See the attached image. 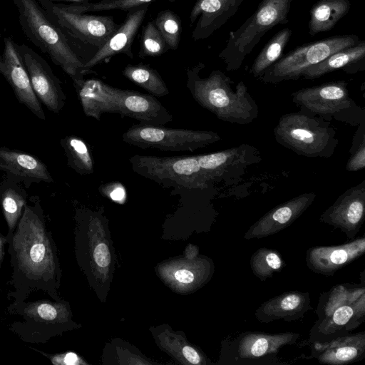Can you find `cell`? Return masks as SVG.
Instances as JSON below:
<instances>
[{"instance_id":"obj_1","label":"cell","mask_w":365,"mask_h":365,"mask_svg":"<svg viewBox=\"0 0 365 365\" xmlns=\"http://www.w3.org/2000/svg\"><path fill=\"white\" fill-rule=\"evenodd\" d=\"M26 204L15 231L7 242L13 272L9 284L14 291L8 294L14 301L7 307L11 312L34 292L43 291L54 301L63 300L58 294L61 269L57 249L39 200Z\"/></svg>"},{"instance_id":"obj_2","label":"cell","mask_w":365,"mask_h":365,"mask_svg":"<svg viewBox=\"0 0 365 365\" xmlns=\"http://www.w3.org/2000/svg\"><path fill=\"white\" fill-rule=\"evenodd\" d=\"M204 68L205 64L200 62L187 69L186 86L200 106L231 123H250L257 117V105L242 81L234 88L231 78L219 70L201 78L200 73Z\"/></svg>"},{"instance_id":"obj_3","label":"cell","mask_w":365,"mask_h":365,"mask_svg":"<svg viewBox=\"0 0 365 365\" xmlns=\"http://www.w3.org/2000/svg\"><path fill=\"white\" fill-rule=\"evenodd\" d=\"M26 36L71 77L74 86L83 80L84 64L73 41L53 22L36 0H12Z\"/></svg>"},{"instance_id":"obj_4","label":"cell","mask_w":365,"mask_h":365,"mask_svg":"<svg viewBox=\"0 0 365 365\" xmlns=\"http://www.w3.org/2000/svg\"><path fill=\"white\" fill-rule=\"evenodd\" d=\"M293 0H262L255 11L237 30L229 33L225 48L219 54L226 70L240 68L262 36L279 24H287Z\"/></svg>"},{"instance_id":"obj_5","label":"cell","mask_w":365,"mask_h":365,"mask_svg":"<svg viewBox=\"0 0 365 365\" xmlns=\"http://www.w3.org/2000/svg\"><path fill=\"white\" fill-rule=\"evenodd\" d=\"M274 133L280 145L309 158H329L338 144L329 121L301 111L283 115Z\"/></svg>"},{"instance_id":"obj_6","label":"cell","mask_w":365,"mask_h":365,"mask_svg":"<svg viewBox=\"0 0 365 365\" xmlns=\"http://www.w3.org/2000/svg\"><path fill=\"white\" fill-rule=\"evenodd\" d=\"M21 317L9 325V330L23 341L45 344L74 326L67 302L40 299L24 302L11 313Z\"/></svg>"},{"instance_id":"obj_7","label":"cell","mask_w":365,"mask_h":365,"mask_svg":"<svg viewBox=\"0 0 365 365\" xmlns=\"http://www.w3.org/2000/svg\"><path fill=\"white\" fill-rule=\"evenodd\" d=\"M347 86L338 81L302 88L292 94V101L304 114L356 125L364 122V111L350 97Z\"/></svg>"},{"instance_id":"obj_8","label":"cell","mask_w":365,"mask_h":365,"mask_svg":"<svg viewBox=\"0 0 365 365\" xmlns=\"http://www.w3.org/2000/svg\"><path fill=\"white\" fill-rule=\"evenodd\" d=\"M129 161L134 172L165 187L205 189L212 182L200 167L196 155H135Z\"/></svg>"},{"instance_id":"obj_9","label":"cell","mask_w":365,"mask_h":365,"mask_svg":"<svg viewBox=\"0 0 365 365\" xmlns=\"http://www.w3.org/2000/svg\"><path fill=\"white\" fill-rule=\"evenodd\" d=\"M355 34H342L296 47L268 68L259 78L265 83L297 80L302 73L332 53L359 42Z\"/></svg>"},{"instance_id":"obj_10","label":"cell","mask_w":365,"mask_h":365,"mask_svg":"<svg viewBox=\"0 0 365 365\" xmlns=\"http://www.w3.org/2000/svg\"><path fill=\"white\" fill-rule=\"evenodd\" d=\"M123 141L143 149L163 151H193L220 140L212 131L133 124L122 135Z\"/></svg>"},{"instance_id":"obj_11","label":"cell","mask_w":365,"mask_h":365,"mask_svg":"<svg viewBox=\"0 0 365 365\" xmlns=\"http://www.w3.org/2000/svg\"><path fill=\"white\" fill-rule=\"evenodd\" d=\"M38 4L73 41H78L98 49L106 43L119 26L110 16L75 12L62 3L42 1Z\"/></svg>"},{"instance_id":"obj_12","label":"cell","mask_w":365,"mask_h":365,"mask_svg":"<svg viewBox=\"0 0 365 365\" xmlns=\"http://www.w3.org/2000/svg\"><path fill=\"white\" fill-rule=\"evenodd\" d=\"M27 71L33 90L47 108L58 113L65 105L64 94L59 78L47 61L24 43L16 44Z\"/></svg>"},{"instance_id":"obj_13","label":"cell","mask_w":365,"mask_h":365,"mask_svg":"<svg viewBox=\"0 0 365 365\" xmlns=\"http://www.w3.org/2000/svg\"><path fill=\"white\" fill-rule=\"evenodd\" d=\"M4 52L0 56V72L11 86L17 100L37 118L45 120V113L33 90L16 43L9 37L4 38Z\"/></svg>"},{"instance_id":"obj_14","label":"cell","mask_w":365,"mask_h":365,"mask_svg":"<svg viewBox=\"0 0 365 365\" xmlns=\"http://www.w3.org/2000/svg\"><path fill=\"white\" fill-rule=\"evenodd\" d=\"M365 218V181L340 195L319 220L340 229L349 240L359 232Z\"/></svg>"},{"instance_id":"obj_15","label":"cell","mask_w":365,"mask_h":365,"mask_svg":"<svg viewBox=\"0 0 365 365\" xmlns=\"http://www.w3.org/2000/svg\"><path fill=\"white\" fill-rule=\"evenodd\" d=\"M315 197L314 192H307L276 206L256 221L245 232L244 238L260 239L277 234L299 218Z\"/></svg>"},{"instance_id":"obj_16","label":"cell","mask_w":365,"mask_h":365,"mask_svg":"<svg viewBox=\"0 0 365 365\" xmlns=\"http://www.w3.org/2000/svg\"><path fill=\"white\" fill-rule=\"evenodd\" d=\"M365 319V295L357 300L338 307L334 312L317 321L309 333L307 342L327 341L349 334Z\"/></svg>"},{"instance_id":"obj_17","label":"cell","mask_w":365,"mask_h":365,"mask_svg":"<svg viewBox=\"0 0 365 365\" xmlns=\"http://www.w3.org/2000/svg\"><path fill=\"white\" fill-rule=\"evenodd\" d=\"M365 252V237L336 246H316L307 251L306 262L312 272L331 276Z\"/></svg>"},{"instance_id":"obj_18","label":"cell","mask_w":365,"mask_h":365,"mask_svg":"<svg viewBox=\"0 0 365 365\" xmlns=\"http://www.w3.org/2000/svg\"><path fill=\"white\" fill-rule=\"evenodd\" d=\"M148 10V6L145 4L128 11L124 21L119 24L110 38L85 63V74L93 67L116 54H125L130 58H133L132 44Z\"/></svg>"},{"instance_id":"obj_19","label":"cell","mask_w":365,"mask_h":365,"mask_svg":"<svg viewBox=\"0 0 365 365\" xmlns=\"http://www.w3.org/2000/svg\"><path fill=\"white\" fill-rule=\"evenodd\" d=\"M245 0H197L190 14V23L197 21L192 33L194 41L207 38L238 11Z\"/></svg>"},{"instance_id":"obj_20","label":"cell","mask_w":365,"mask_h":365,"mask_svg":"<svg viewBox=\"0 0 365 365\" xmlns=\"http://www.w3.org/2000/svg\"><path fill=\"white\" fill-rule=\"evenodd\" d=\"M118 113L122 117L134 118L141 124L162 126L173 120L171 113L148 94L118 88Z\"/></svg>"},{"instance_id":"obj_21","label":"cell","mask_w":365,"mask_h":365,"mask_svg":"<svg viewBox=\"0 0 365 365\" xmlns=\"http://www.w3.org/2000/svg\"><path fill=\"white\" fill-rule=\"evenodd\" d=\"M312 356L322 364L340 365L365 356V331L344 334L327 341L312 343Z\"/></svg>"},{"instance_id":"obj_22","label":"cell","mask_w":365,"mask_h":365,"mask_svg":"<svg viewBox=\"0 0 365 365\" xmlns=\"http://www.w3.org/2000/svg\"><path fill=\"white\" fill-rule=\"evenodd\" d=\"M0 170L29 187L32 182H52L46 165L37 157L0 147Z\"/></svg>"},{"instance_id":"obj_23","label":"cell","mask_w":365,"mask_h":365,"mask_svg":"<svg viewBox=\"0 0 365 365\" xmlns=\"http://www.w3.org/2000/svg\"><path fill=\"white\" fill-rule=\"evenodd\" d=\"M310 297L307 292L290 291L274 297L262 303L255 311V317L262 323L283 319L298 320L310 309Z\"/></svg>"},{"instance_id":"obj_24","label":"cell","mask_w":365,"mask_h":365,"mask_svg":"<svg viewBox=\"0 0 365 365\" xmlns=\"http://www.w3.org/2000/svg\"><path fill=\"white\" fill-rule=\"evenodd\" d=\"M299 334L294 332L267 334L245 332L237 338L235 350L241 359H262L277 354L279 349L294 344Z\"/></svg>"},{"instance_id":"obj_25","label":"cell","mask_w":365,"mask_h":365,"mask_svg":"<svg viewBox=\"0 0 365 365\" xmlns=\"http://www.w3.org/2000/svg\"><path fill=\"white\" fill-rule=\"evenodd\" d=\"M196 157L211 181H219L233 170L244 169L258 158L257 150L248 145Z\"/></svg>"},{"instance_id":"obj_26","label":"cell","mask_w":365,"mask_h":365,"mask_svg":"<svg viewBox=\"0 0 365 365\" xmlns=\"http://www.w3.org/2000/svg\"><path fill=\"white\" fill-rule=\"evenodd\" d=\"M75 88L86 116L100 120L104 113H118V88L96 78L84 79Z\"/></svg>"},{"instance_id":"obj_27","label":"cell","mask_w":365,"mask_h":365,"mask_svg":"<svg viewBox=\"0 0 365 365\" xmlns=\"http://www.w3.org/2000/svg\"><path fill=\"white\" fill-rule=\"evenodd\" d=\"M365 68V41L339 50L319 63L306 69L301 77L307 80L319 78L327 73L342 70L352 74Z\"/></svg>"},{"instance_id":"obj_28","label":"cell","mask_w":365,"mask_h":365,"mask_svg":"<svg viewBox=\"0 0 365 365\" xmlns=\"http://www.w3.org/2000/svg\"><path fill=\"white\" fill-rule=\"evenodd\" d=\"M19 182L7 175L0 185V202L8 227L6 243L12 237L27 204V195Z\"/></svg>"},{"instance_id":"obj_29","label":"cell","mask_w":365,"mask_h":365,"mask_svg":"<svg viewBox=\"0 0 365 365\" xmlns=\"http://www.w3.org/2000/svg\"><path fill=\"white\" fill-rule=\"evenodd\" d=\"M349 0H319L310 9L308 32L311 36L331 30L349 11Z\"/></svg>"},{"instance_id":"obj_30","label":"cell","mask_w":365,"mask_h":365,"mask_svg":"<svg viewBox=\"0 0 365 365\" xmlns=\"http://www.w3.org/2000/svg\"><path fill=\"white\" fill-rule=\"evenodd\" d=\"M363 295H365L364 285L338 284L334 286L329 291L323 292L320 296L317 309V321H320L331 314L338 307L354 302Z\"/></svg>"},{"instance_id":"obj_31","label":"cell","mask_w":365,"mask_h":365,"mask_svg":"<svg viewBox=\"0 0 365 365\" xmlns=\"http://www.w3.org/2000/svg\"><path fill=\"white\" fill-rule=\"evenodd\" d=\"M122 73L128 80L155 97H163L170 93L160 73L149 65L128 64L123 68Z\"/></svg>"},{"instance_id":"obj_32","label":"cell","mask_w":365,"mask_h":365,"mask_svg":"<svg viewBox=\"0 0 365 365\" xmlns=\"http://www.w3.org/2000/svg\"><path fill=\"white\" fill-rule=\"evenodd\" d=\"M292 34L290 29L284 28L267 43L250 68V73L253 77L259 79L265 71L282 57Z\"/></svg>"},{"instance_id":"obj_33","label":"cell","mask_w":365,"mask_h":365,"mask_svg":"<svg viewBox=\"0 0 365 365\" xmlns=\"http://www.w3.org/2000/svg\"><path fill=\"white\" fill-rule=\"evenodd\" d=\"M67 157L68 165L80 175H90L94 172L93 161L88 145L83 140L75 135H68L61 140Z\"/></svg>"},{"instance_id":"obj_34","label":"cell","mask_w":365,"mask_h":365,"mask_svg":"<svg viewBox=\"0 0 365 365\" xmlns=\"http://www.w3.org/2000/svg\"><path fill=\"white\" fill-rule=\"evenodd\" d=\"M284 263L280 254L275 250L259 248L250 258V267L254 275L265 281L279 272Z\"/></svg>"},{"instance_id":"obj_35","label":"cell","mask_w":365,"mask_h":365,"mask_svg":"<svg viewBox=\"0 0 365 365\" xmlns=\"http://www.w3.org/2000/svg\"><path fill=\"white\" fill-rule=\"evenodd\" d=\"M168 49L176 50L180 43L182 24L179 16L170 9L160 11L153 21Z\"/></svg>"},{"instance_id":"obj_36","label":"cell","mask_w":365,"mask_h":365,"mask_svg":"<svg viewBox=\"0 0 365 365\" xmlns=\"http://www.w3.org/2000/svg\"><path fill=\"white\" fill-rule=\"evenodd\" d=\"M153 0H101L99 1H88L81 4H65L68 9L81 14H88L93 11L110 10H123L129 11L133 9L148 4Z\"/></svg>"},{"instance_id":"obj_37","label":"cell","mask_w":365,"mask_h":365,"mask_svg":"<svg viewBox=\"0 0 365 365\" xmlns=\"http://www.w3.org/2000/svg\"><path fill=\"white\" fill-rule=\"evenodd\" d=\"M168 49L167 44L153 21L143 28L138 56L140 58L156 57Z\"/></svg>"},{"instance_id":"obj_38","label":"cell","mask_w":365,"mask_h":365,"mask_svg":"<svg viewBox=\"0 0 365 365\" xmlns=\"http://www.w3.org/2000/svg\"><path fill=\"white\" fill-rule=\"evenodd\" d=\"M353 152V151H352ZM365 167V138L364 134L356 151L353 152L347 162L346 170L351 172L364 169Z\"/></svg>"},{"instance_id":"obj_39","label":"cell","mask_w":365,"mask_h":365,"mask_svg":"<svg viewBox=\"0 0 365 365\" xmlns=\"http://www.w3.org/2000/svg\"><path fill=\"white\" fill-rule=\"evenodd\" d=\"M99 189L113 201L122 202L125 198V190L119 182H110L101 185Z\"/></svg>"},{"instance_id":"obj_40","label":"cell","mask_w":365,"mask_h":365,"mask_svg":"<svg viewBox=\"0 0 365 365\" xmlns=\"http://www.w3.org/2000/svg\"><path fill=\"white\" fill-rule=\"evenodd\" d=\"M39 352L49 359L51 362L53 364H76L79 363L78 356L73 352L54 355H51L42 351Z\"/></svg>"},{"instance_id":"obj_41","label":"cell","mask_w":365,"mask_h":365,"mask_svg":"<svg viewBox=\"0 0 365 365\" xmlns=\"http://www.w3.org/2000/svg\"><path fill=\"white\" fill-rule=\"evenodd\" d=\"M110 253L104 243L99 244L94 251V259L98 267H107L110 262Z\"/></svg>"},{"instance_id":"obj_42","label":"cell","mask_w":365,"mask_h":365,"mask_svg":"<svg viewBox=\"0 0 365 365\" xmlns=\"http://www.w3.org/2000/svg\"><path fill=\"white\" fill-rule=\"evenodd\" d=\"M174 276L175 279L182 284H190L195 280L194 273L187 269L177 270Z\"/></svg>"},{"instance_id":"obj_43","label":"cell","mask_w":365,"mask_h":365,"mask_svg":"<svg viewBox=\"0 0 365 365\" xmlns=\"http://www.w3.org/2000/svg\"><path fill=\"white\" fill-rule=\"evenodd\" d=\"M185 358L191 364H199L201 363V357L199 353L191 346H185L182 349Z\"/></svg>"},{"instance_id":"obj_44","label":"cell","mask_w":365,"mask_h":365,"mask_svg":"<svg viewBox=\"0 0 365 365\" xmlns=\"http://www.w3.org/2000/svg\"><path fill=\"white\" fill-rule=\"evenodd\" d=\"M6 244V236L0 232V273L1 270V265L5 255V245Z\"/></svg>"},{"instance_id":"obj_45","label":"cell","mask_w":365,"mask_h":365,"mask_svg":"<svg viewBox=\"0 0 365 365\" xmlns=\"http://www.w3.org/2000/svg\"><path fill=\"white\" fill-rule=\"evenodd\" d=\"M38 3L42 1H50L53 3H62L65 4L66 2L68 4H81L85 2L91 1V0H36Z\"/></svg>"}]
</instances>
